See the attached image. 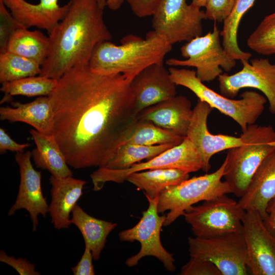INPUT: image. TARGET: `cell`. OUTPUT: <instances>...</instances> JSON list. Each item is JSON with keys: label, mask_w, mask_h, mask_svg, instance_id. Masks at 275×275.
Returning a JSON list of instances; mask_svg holds the SVG:
<instances>
[{"label": "cell", "mask_w": 275, "mask_h": 275, "mask_svg": "<svg viewBox=\"0 0 275 275\" xmlns=\"http://www.w3.org/2000/svg\"><path fill=\"white\" fill-rule=\"evenodd\" d=\"M188 173L177 169H152L134 172L126 181L145 191L146 198H154L168 187L177 185L189 178Z\"/></svg>", "instance_id": "d4e9b609"}, {"label": "cell", "mask_w": 275, "mask_h": 275, "mask_svg": "<svg viewBox=\"0 0 275 275\" xmlns=\"http://www.w3.org/2000/svg\"><path fill=\"white\" fill-rule=\"evenodd\" d=\"M31 152L16 153L15 161L19 168L20 184L15 202L10 207L8 215L11 216L20 209H24L29 213L35 231L39 224L38 216L45 217L48 213V206L41 188V174L36 171L31 161Z\"/></svg>", "instance_id": "9a60e30c"}, {"label": "cell", "mask_w": 275, "mask_h": 275, "mask_svg": "<svg viewBox=\"0 0 275 275\" xmlns=\"http://www.w3.org/2000/svg\"><path fill=\"white\" fill-rule=\"evenodd\" d=\"M184 138L136 117L123 134L119 146L126 143L146 146L162 144L177 146Z\"/></svg>", "instance_id": "484cf974"}, {"label": "cell", "mask_w": 275, "mask_h": 275, "mask_svg": "<svg viewBox=\"0 0 275 275\" xmlns=\"http://www.w3.org/2000/svg\"><path fill=\"white\" fill-rule=\"evenodd\" d=\"M14 18L28 29L35 26L47 31L49 34L64 18L69 7V2L64 6L59 0H40L33 4L25 0H2Z\"/></svg>", "instance_id": "ac0fdd59"}, {"label": "cell", "mask_w": 275, "mask_h": 275, "mask_svg": "<svg viewBox=\"0 0 275 275\" xmlns=\"http://www.w3.org/2000/svg\"><path fill=\"white\" fill-rule=\"evenodd\" d=\"M221 31L216 23L212 32L186 42L180 49L185 59L171 58L166 64L170 67H192L196 69L197 77L202 82L212 81L236 65V60L227 52L220 40Z\"/></svg>", "instance_id": "52a82bcc"}, {"label": "cell", "mask_w": 275, "mask_h": 275, "mask_svg": "<svg viewBox=\"0 0 275 275\" xmlns=\"http://www.w3.org/2000/svg\"><path fill=\"white\" fill-rule=\"evenodd\" d=\"M25 27L14 18L0 0V53L7 51L10 38L16 30Z\"/></svg>", "instance_id": "d6a6232c"}, {"label": "cell", "mask_w": 275, "mask_h": 275, "mask_svg": "<svg viewBox=\"0 0 275 275\" xmlns=\"http://www.w3.org/2000/svg\"><path fill=\"white\" fill-rule=\"evenodd\" d=\"M30 146L29 144H19L14 141L3 128H0V152L5 153L7 151L23 152L24 150Z\"/></svg>", "instance_id": "f35d334b"}, {"label": "cell", "mask_w": 275, "mask_h": 275, "mask_svg": "<svg viewBox=\"0 0 275 275\" xmlns=\"http://www.w3.org/2000/svg\"><path fill=\"white\" fill-rule=\"evenodd\" d=\"M242 60V68L229 75L222 73L217 77L221 94L234 98L242 89L255 88L263 93L269 103V111L275 115V63L268 59Z\"/></svg>", "instance_id": "4fadbf2b"}, {"label": "cell", "mask_w": 275, "mask_h": 275, "mask_svg": "<svg viewBox=\"0 0 275 275\" xmlns=\"http://www.w3.org/2000/svg\"><path fill=\"white\" fill-rule=\"evenodd\" d=\"M208 0H192L191 4L199 8L205 7Z\"/></svg>", "instance_id": "b9f144b4"}, {"label": "cell", "mask_w": 275, "mask_h": 275, "mask_svg": "<svg viewBox=\"0 0 275 275\" xmlns=\"http://www.w3.org/2000/svg\"><path fill=\"white\" fill-rule=\"evenodd\" d=\"M205 12L186 0H160L152 15L153 30L171 45L202 35Z\"/></svg>", "instance_id": "8fae6325"}, {"label": "cell", "mask_w": 275, "mask_h": 275, "mask_svg": "<svg viewBox=\"0 0 275 275\" xmlns=\"http://www.w3.org/2000/svg\"><path fill=\"white\" fill-rule=\"evenodd\" d=\"M244 212L238 202L225 194L189 207L183 216L195 237L210 238L242 233Z\"/></svg>", "instance_id": "ba28073f"}, {"label": "cell", "mask_w": 275, "mask_h": 275, "mask_svg": "<svg viewBox=\"0 0 275 275\" xmlns=\"http://www.w3.org/2000/svg\"><path fill=\"white\" fill-rule=\"evenodd\" d=\"M0 261L11 266L20 275L40 274L39 271L36 270L34 264L21 257L15 258L9 256L3 250L0 252Z\"/></svg>", "instance_id": "d590c367"}, {"label": "cell", "mask_w": 275, "mask_h": 275, "mask_svg": "<svg viewBox=\"0 0 275 275\" xmlns=\"http://www.w3.org/2000/svg\"><path fill=\"white\" fill-rule=\"evenodd\" d=\"M93 256L90 248L85 246L84 253L77 264L71 269L74 275H94Z\"/></svg>", "instance_id": "74e56055"}, {"label": "cell", "mask_w": 275, "mask_h": 275, "mask_svg": "<svg viewBox=\"0 0 275 275\" xmlns=\"http://www.w3.org/2000/svg\"><path fill=\"white\" fill-rule=\"evenodd\" d=\"M180 275H222L218 268L212 262L190 257L181 268Z\"/></svg>", "instance_id": "836d02e7"}, {"label": "cell", "mask_w": 275, "mask_h": 275, "mask_svg": "<svg viewBox=\"0 0 275 275\" xmlns=\"http://www.w3.org/2000/svg\"><path fill=\"white\" fill-rule=\"evenodd\" d=\"M266 216L263 219L264 224L268 230L275 237V197L269 202Z\"/></svg>", "instance_id": "ab89813d"}, {"label": "cell", "mask_w": 275, "mask_h": 275, "mask_svg": "<svg viewBox=\"0 0 275 275\" xmlns=\"http://www.w3.org/2000/svg\"><path fill=\"white\" fill-rule=\"evenodd\" d=\"M203 163L200 153L186 136L179 145L174 146L146 162H140L122 170L98 168L91 175L93 190L99 191L107 182L122 183L131 174L148 170L173 168L188 173L202 170Z\"/></svg>", "instance_id": "9c48e42d"}, {"label": "cell", "mask_w": 275, "mask_h": 275, "mask_svg": "<svg viewBox=\"0 0 275 275\" xmlns=\"http://www.w3.org/2000/svg\"><path fill=\"white\" fill-rule=\"evenodd\" d=\"M235 0H208L205 6V19L222 22L230 13Z\"/></svg>", "instance_id": "e575fe53"}, {"label": "cell", "mask_w": 275, "mask_h": 275, "mask_svg": "<svg viewBox=\"0 0 275 275\" xmlns=\"http://www.w3.org/2000/svg\"><path fill=\"white\" fill-rule=\"evenodd\" d=\"M172 49L162 36L153 30L145 38L128 35L116 45L109 41L98 43L91 55L89 66L94 72L102 74H121L132 79L150 65L163 63Z\"/></svg>", "instance_id": "3957f363"}, {"label": "cell", "mask_w": 275, "mask_h": 275, "mask_svg": "<svg viewBox=\"0 0 275 275\" xmlns=\"http://www.w3.org/2000/svg\"><path fill=\"white\" fill-rule=\"evenodd\" d=\"M69 3L65 16L48 34V54L40 74L58 80L74 66L89 64L96 46L112 38L98 0Z\"/></svg>", "instance_id": "7a4b0ae2"}, {"label": "cell", "mask_w": 275, "mask_h": 275, "mask_svg": "<svg viewBox=\"0 0 275 275\" xmlns=\"http://www.w3.org/2000/svg\"><path fill=\"white\" fill-rule=\"evenodd\" d=\"M242 132L241 144L227 150L223 175L238 198L245 193L262 161L275 149V129L271 126L255 123Z\"/></svg>", "instance_id": "277c9868"}, {"label": "cell", "mask_w": 275, "mask_h": 275, "mask_svg": "<svg viewBox=\"0 0 275 275\" xmlns=\"http://www.w3.org/2000/svg\"><path fill=\"white\" fill-rule=\"evenodd\" d=\"M136 116L143 109L176 95V85L163 63L149 66L130 81Z\"/></svg>", "instance_id": "e0dca14e"}, {"label": "cell", "mask_w": 275, "mask_h": 275, "mask_svg": "<svg viewBox=\"0 0 275 275\" xmlns=\"http://www.w3.org/2000/svg\"><path fill=\"white\" fill-rule=\"evenodd\" d=\"M247 45L259 54H275V12L264 17L248 38Z\"/></svg>", "instance_id": "1f68e13d"}, {"label": "cell", "mask_w": 275, "mask_h": 275, "mask_svg": "<svg viewBox=\"0 0 275 275\" xmlns=\"http://www.w3.org/2000/svg\"><path fill=\"white\" fill-rule=\"evenodd\" d=\"M168 69L170 77L176 86L187 88L199 100L232 118L242 131L245 130L249 125L255 124L264 110L267 99L255 91H246L241 94V99H232L206 86L197 77L194 70L176 67H170Z\"/></svg>", "instance_id": "5b68a950"}, {"label": "cell", "mask_w": 275, "mask_h": 275, "mask_svg": "<svg viewBox=\"0 0 275 275\" xmlns=\"http://www.w3.org/2000/svg\"><path fill=\"white\" fill-rule=\"evenodd\" d=\"M58 82V80L39 75L4 82L2 84L1 91L5 93V96L1 103L7 101L14 95L49 96L56 88Z\"/></svg>", "instance_id": "f546056e"}, {"label": "cell", "mask_w": 275, "mask_h": 275, "mask_svg": "<svg viewBox=\"0 0 275 275\" xmlns=\"http://www.w3.org/2000/svg\"><path fill=\"white\" fill-rule=\"evenodd\" d=\"M190 257L213 263L222 275L248 274V255L242 233H233L210 238L189 237Z\"/></svg>", "instance_id": "30bf717a"}, {"label": "cell", "mask_w": 275, "mask_h": 275, "mask_svg": "<svg viewBox=\"0 0 275 275\" xmlns=\"http://www.w3.org/2000/svg\"><path fill=\"white\" fill-rule=\"evenodd\" d=\"M255 1L235 0L230 13L223 21V28L221 32L222 45L230 56L236 60H249L252 57L251 53L240 49L237 42V31L242 16L253 6Z\"/></svg>", "instance_id": "83f0119b"}, {"label": "cell", "mask_w": 275, "mask_h": 275, "mask_svg": "<svg viewBox=\"0 0 275 275\" xmlns=\"http://www.w3.org/2000/svg\"><path fill=\"white\" fill-rule=\"evenodd\" d=\"M41 65L37 61L9 51L0 53L1 84L40 75Z\"/></svg>", "instance_id": "4dcf8cb0"}, {"label": "cell", "mask_w": 275, "mask_h": 275, "mask_svg": "<svg viewBox=\"0 0 275 275\" xmlns=\"http://www.w3.org/2000/svg\"><path fill=\"white\" fill-rule=\"evenodd\" d=\"M30 132L36 145L31 154L37 168L47 170L56 177L72 176L73 173L53 135L45 134L36 129Z\"/></svg>", "instance_id": "603a6c76"}, {"label": "cell", "mask_w": 275, "mask_h": 275, "mask_svg": "<svg viewBox=\"0 0 275 275\" xmlns=\"http://www.w3.org/2000/svg\"><path fill=\"white\" fill-rule=\"evenodd\" d=\"M51 185L48 213L57 229H67L71 224L70 214L82 195L86 181L72 176L49 178Z\"/></svg>", "instance_id": "ffe728a7"}, {"label": "cell", "mask_w": 275, "mask_h": 275, "mask_svg": "<svg viewBox=\"0 0 275 275\" xmlns=\"http://www.w3.org/2000/svg\"><path fill=\"white\" fill-rule=\"evenodd\" d=\"M134 14L140 18L152 16L160 0H126Z\"/></svg>", "instance_id": "8d00e7d4"}, {"label": "cell", "mask_w": 275, "mask_h": 275, "mask_svg": "<svg viewBox=\"0 0 275 275\" xmlns=\"http://www.w3.org/2000/svg\"><path fill=\"white\" fill-rule=\"evenodd\" d=\"M225 162L212 173L187 179L181 183L169 186L158 196L157 210L166 215L164 226L171 225L185 210L200 202L214 199L223 195L232 193L226 181H222Z\"/></svg>", "instance_id": "8992f818"}, {"label": "cell", "mask_w": 275, "mask_h": 275, "mask_svg": "<svg viewBox=\"0 0 275 275\" xmlns=\"http://www.w3.org/2000/svg\"><path fill=\"white\" fill-rule=\"evenodd\" d=\"M212 110L208 103L199 100L193 108L186 135L200 153L203 163L202 170L205 172L211 168L210 160L213 155L242 143L240 136L213 134L209 131L207 119Z\"/></svg>", "instance_id": "2e32d148"}, {"label": "cell", "mask_w": 275, "mask_h": 275, "mask_svg": "<svg viewBox=\"0 0 275 275\" xmlns=\"http://www.w3.org/2000/svg\"><path fill=\"white\" fill-rule=\"evenodd\" d=\"M193 113L189 99L183 95H176L143 109L137 117L186 137Z\"/></svg>", "instance_id": "d6986e66"}, {"label": "cell", "mask_w": 275, "mask_h": 275, "mask_svg": "<svg viewBox=\"0 0 275 275\" xmlns=\"http://www.w3.org/2000/svg\"><path fill=\"white\" fill-rule=\"evenodd\" d=\"M274 197L275 149L259 165L238 203L244 210L257 211L263 219L267 205Z\"/></svg>", "instance_id": "44dd1931"}, {"label": "cell", "mask_w": 275, "mask_h": 275, "mask_svg": "<svg viewBox=\"0 0 275 275\" xmlns=\"http://www.w3.org/2000/svg\"><path fill=\"white\" fill-rule=\"evenodd\" d=\"M71 224L80 232L85 246L91 250L94 260H98L104 248L109 234L117 224L95 218L85 212L78 204L71 212Z\"/></svg>", "instance_id": "cb8c5ba5"}, {"label": "cell", "mask_w": 275, "mask_h": 275, "mask_svg": "<svg viewBox=\"0 0 275 275\" xmlns=\"http://www.w3.org/2000/svg\"><path fill=\"white\" fill-rule=\"evenodd\" d=\"M242 234L247 248L249 270L253 275H275V237L259 212L245 210Z\"/></svg>", "instance_id": "5bb4252c"}, {"label": "cell", "mask_w": 275, "mask_h": 275, "mask_svg": "<svg viewBox=\"0 0 275 275\" xmlns=\"http://www.w3.org/2000/svg\"><path fill=\"white\" fill-rule=\"evenodd\" d=\"M174 146H175L170 144L146 146L124 144L118 148L114 156L106 166L101 168L125 169L144 159L149 160Z\"/></svg>", "instance_id": "f1b7e54d"}, {"label": "cell", "mask_w": 275, "mask_h": 275, "mask_svg": "<svg viewBox=\"0 0 275 275\" xmlns=\"http://www.w3.org/2000/svg\"><path fill=\"white\" fill-rule=\"evenodd\" d=\"M149 206L142 213L139 222L133 227L123 230L119 233V238L123 241H138L141 244L140 251L128 258L125 263L129 267L136 265L139 261L146 256H153L161 262L169 271H174L176 266L173 255L162 246L160 237L162 226L166 215L160 216L157 210L158 196L147 198Z\"/></svg>", "instance_id": "7c38bea8"}, {"label": "cell", "mask_w": 275, "mask_h": 275, "mask_svg": "<svg viewBox=\"0 0 275 275\" xmlns=\"http://www.w3.org/2000/svg\"><path fill=\"white\" fill-rule=\"evenodd\" d=\"M7 51L35 60L42 66L48 54L49 37L38 30L19 29L10 38Z\"/></svg>", "instance_id": "4316f807"}, {"label": "cell", "mask_w": 275, "mask_h": 275, "mask_svg": "<svg viewBox=\"0 0 275 275\" xmlns=\"http://www.w3.org/2000/svg\"><path fill=\"white\" fill-rule=\"evenodd\" d=\"M13 107H0V119L10 122H20L33 126L38 131L52 134V113L48 96H41L32 102H12Z\"/></svg>", "instance_id": "7402d4cb"}, {"label": "cell", "mask_w": 275, "mask_h": 275, "mask_svg": "<svg viewBox=\"0 0 275 275\" xmlns=\"http://www.w3.org/2000/svg\"><path fill=\"white\" fill-rule=\"evenodd\" d=\"M124 0H98L100 5L104 9L107 6L112 10L119 9Z\"/></svg>", "instance_id": "60d3db41"}, {"label": "cell", "mask_w": 275, "mask_h": 275, "mask_svg": "<svg viewBox=\"0 0 275 275\" xmlns=\"http://www.w3.org/2000/svg\"><path fill=\"white\" fill-rule=\"evenodd\" d=\"M130 81L94 72L89 64L74 66L58 80L48 96L52 134L69 166L104 167L114 156L137 117Z\"/></svg>", "instance_id": "6da1fadb"}]
</instances>
